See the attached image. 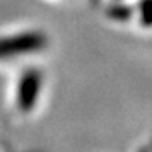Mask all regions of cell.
<instances>
[{
    "mask_svg": "<svg viewBox=\"0 0 152 152\" xmlns=\"http://www.w3.org/2000/svg\"><path fill=\"white\" fill-rule=\"evenodd\" d=\"M147 7H152V0H149V2H147ZM142 15H144V20H147L149 23H152V20H151V12L142 13Z\"/></svg>",
    "mask_w": 152,
    "mask_h": 152,
    "instance_id": "7a4b0ae2",
    "label": "cell"
},
{
    "mask_svg": "<svg viewBox=\"0 0 152 152\" xmlns=\"http://www.w3.org/2000/svg\"><path fill=\"white\" fill-rule=\"evenodd\" d=\"M42 45L44 37L41 34H20L8 39H0V58L37 50Z\"/></svg>",
    "mask_w": 152,
    "mask_h": 152,
    "instance_id": "6da1fadb",
    "label": "cell"
}]
</instances>
